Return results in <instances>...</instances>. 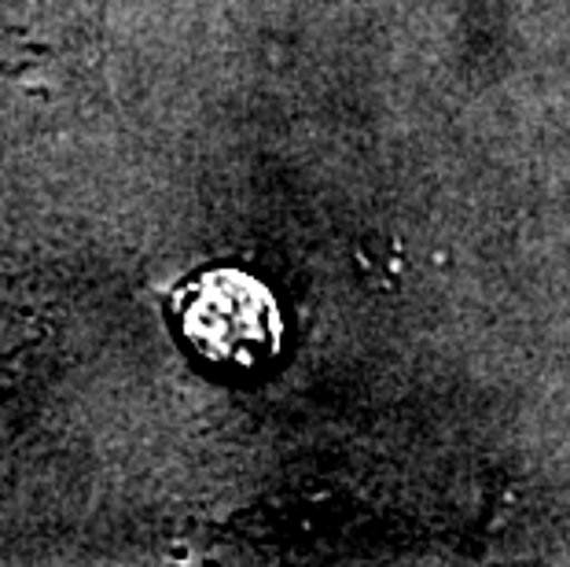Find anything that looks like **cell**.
Instances as JSON below:
<instances>
[{"label": "cell", "mask_w": 570, "mask_h": 567, "mask_svg": "<svg viewBox=\"0 0 570 567\" xmlns=\"http://www.w3.org/2000/svg\"><path fill=\"white\" fill-rule=\"evenodd\" d=\"M180 335L214 369L254 372L281 354L284 317L269 287L239 270H210L180 295Z\"/></svg>", "instance_id": "6da1fadb"}]
</instances>
